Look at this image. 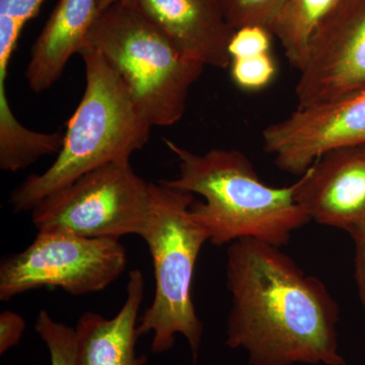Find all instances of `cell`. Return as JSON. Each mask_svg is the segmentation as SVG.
<instances>
[{
	"label": "cell",
	"mask_w": 365,
	"mask_h": 365,
	"mask_svg": "<svg viewBox=\"0 0 365 365\" xmlns=\"http://www.w3.org/2000/svg\"><path fill=\"white\" fill-rule=\"evenodd\" d=\"M225 275L232 297L227 345L247 352L250 365H346L337 302L279 247L232 242Z\"/></svg>",
	"instance_id": "obj_1"
},
{
	"label": "cell",
	"mask_w": 365,
	"mask_h": 365,
	"mask_svg": "<svg viewBox=\"0 0 365 365\" xmlns=\"http://www.w3.org/2000/svg\"><path fill=\"white\" fill-rule=\"evenodd\" d=\"M165 143L179 160V176L160 182L203 197V202L192 204L191 213L210 244L254 239L282 248L311 222L295 201V184L266 185L241 151L217 148L196 153L167 139Z\"/></svg>",
	"instance_id": "obj_2"
},
{
	"label": "cell",
	"mask_w": 365,
	"mask_h": 365,
	"mask_svg": "<svg viewBox=\"0 0 365 365\" xmlns=\"http://www.w3.org/2000/svg\"><path fill=\"white\" fill-rule=\"evenodd\" d=\"M81 55L86 90L67 122L63 145L43 174L31 175L14 190L9 203L14 212L32 211L91 170L130 160L150 139L153 127L141 116L121 76L90 46Z\"/></svg>",
	"instance_id": "obj_3"
},
{
	"label": "cell",
	"mask_w": 365,
	"mask_h": 365,
	"mask_svg": "<svg viewBox=\"0 0 365 365\" xmlns=\"http://www.w3.org/2000/svg\"><path fill=\"white\" fill-rule=\"evenodd\" d=\"M86 46L100 52L121 76L151 127L182 119L190 88L205 67L125 0L100 11Z\"/></svg>",
	"instance_id": "obj_4"
},
{
	"label": "cell",
	"mask_w": 365,
	"mask_h": 365,
	"mask_svg": "<svg viewBox=\"0 0 365 365\" xmlns=\"http://www.w3.org/2000/svg\"><path fill=\"white\" fill-rule=\"evenodd\" d=\"M153 186V205L143 239L150 249L155 270L153 302L138 319L139 337L153 334V353L169 351L175 338L188 341L195 361L203 324L192 297L194 272L208 235L191 213L193 194L158 181Z\"/></svg>",
	"instance_id": "obj_5"
},
{
	"label": "cell",
	"mask_w": 365,
	"mask_h": 365,
	"mask_svg": "<svg viewBox=\"0 0 365 365\" xmlns=\"http://www.w3.org/2000/svg\"><path fill=\"white\" fill-rule=\"evenodd\" d=\"M153 205V186L118 160L86 173L33 209L38 232H63L93 237H143Z\"/></svg>",
	"instance_id": "obj_6"
},
{
	"label": "cell",
	"mask_w": 365,
	"mask_h": 365,
	"mask_svg": "<svg viewBox=\"0 0 365 365\" xmlns=\"http://www.w3.org/2000/svg\"><path fill=\"white\" fill-rule=\"evenodd\" d=\"M126 249L118 239L38 232L32 244L0 264V300L44 287L79 297L102 292L124 272Z\"/></svg>",
	"instance_id": "obj_7"
},
{
	"label": "cell",
	"mask_w": 365,
	"mask_h": 365,
	"mask_svg": "<svg viewBox=\"0 0 365 365\" xmlns=\"http://www.w3.org/2000/svg\"><path fill=\"white\" fill-rule=\"evenodd\" d=\"M278 169L302 176L330 151L365 145V83L338 97L297 107L262 132Z\"/></svg>",
	"instance_id": "obj_8"
},
{
	"label": "cell",
	"mask_w": 365,
	"mask_h": 365,
	"mask_svg": "<svg viewBox=\"0 0 365 365\" xmlns=\"http://www.w3.org/2000/svg\"><path fill=\"white\" fill-rule=\"evenodd\" d=\"M365 83V0H336L314 32L295 86L297 107Z\"/></svg>",
	"instance_id": "obj_9"
},
{
	"label": "cell",
	"mask_w": 365,
	"mask_h": 365,
	"mask_svg": "<svg viewBox=\"0 0 365 365\" xmlns=\"http://www.w3.org/2000/svg\"><path fill=\"white\" fill-rule=\"evenodd\" d=\"M294 184L309 220L347 232L365 222V145L326 153Z\"/></svg>",
	"instance_id": "obj_10"
},
{
	"label": "cell",
	"mask_w": 365,
	"mask_h": 365,
	"mask_svg": "<svg viewBox=\"0 0 365 365\" xmlns=\"http://www.w3.org/2000/svg\"><path fill=\"white\" fill-rule=\"evenodd\" d=\"M162 30L190 58L204 66H230L235 31L220 0H125Z\"/></svg>",
	"instance_id": "obj_11"
},
{
	"label": "cell",
	"mask_w": 365,
	"mask_h": 365,
	"mask_svg": "<svg viewBox=\"0 0 365 365\" xmlns=\"http://www.w3.org/2000/svg\"><path fill=\"white\" fill-rule=\"evenodd\" d=\"M126 299L112 319L88 312L81 314L76 328L78 365H145L148 357L136 354L139 311L144 297V277L140 270L128 274Z\"/></svg>",
	"instance_id": "obj_12"
},
{
	"label": "cell",
	"mask_w": 365,
	"mask_h": 365,
	"mask_svg": "<svg viewBox=\"0 0 365 365\" xmlns=\"http://www.w3.org/2000/svg\"><path fill=\"white\" fill-rule=\"evenodd\" d=\"M98 14L97 0H59L33 46L26 71L31 90L42 93L58 81L68 60L85 49Z\"/></svg>",
	"instance_id": "obj_13"
},
{
	"label": "cell",
	"mask_w": 365,
	"mask_h": 365,
	"mask_svg": "<svg viewBox=\"0 0 365 365\" xmlns=\"http://www.w3.org/2000/svg\"><path fill=\"white\" fill-rule=\"evenodd\" d=\"M336 0H287L270 28L290 66L300 71L314 32Z\"/></svg>",
	"instance_id": "obj_14"
},
{
	"label": "cell",
	"mask_w": 365,
	"mask_h": 365,
	"mask_svg": "<svg viewBox=\"0 0 365 365\" xmlns=\"http://www.w3.org/2000/svg\"><path fill=\"white\" fill-rule=\"evenodd\" d=\"M35 331L49 350L51 365H78L73 328L55 321L46 309H41L36 319Z\"/></svg>",
	"instance_id": "obj_15"
},
{
	"label": "cell",
	"mask_w": 365,
	"mask_h": 365,
	"mask_svg": "<svg viewBox=\"0 0 365 365\" xmlns=\"http://www.w3.org/2000/svg\"><path fill=\"white\" fill-rule=\"evenodd\" d=\"M287 0H220L227 23L234 30L261 26L270 31Z\"/></svg>",
	"instance_id": "obj_16"
},
{
	"label": "cell",
	"mask_w": 365,
	"mask_h": 365,
	"mask_svg": "<svg viewBox=\"0 0 365 365\" xmlns=\"http://www.w3.org/2000/svg\"><path fill=\"white\" fill-rule=\"evenodd\" d=\"M230 73L235 85L245 91L265 88L273 81L277 67L270 53L230 60Z\"/></svg>",
	"instance_id": "obj_17"
},
{
	"label": "cell",
	"mask_w": 365,
	"mask_h": 365,
	"mask_svg": "<svg viewBox=\"0 0 365 365\" xmlns=\"http://www.w3.org/2000/svg\"><path fill=\"white\" fill-rule=\"evenodd\" d=\"M272 34L261 26H246L232 34L228 44L230 60L270 53Z\"/></svg>",
	"instance_id": "obj_18"
},
{
	"label": "cell",
	"mask_w": 365,
	"mask_h": 365,
	"mask_svg": "<svg viewBox=\"0 0 365 365\" xmlns=\"http://www.w3.org/2000/svg\"><path fill=\"white\" fill-rule=\"evenodd\" d=\"M354 246V279L365 314V222L349 232Z\"/></svg>",
	"instance_id": "obj_19"
},
{
	"label": "cell",
	"mask_w": 365,
	"mask_h": 365,
	"mask_svg": "<svg viewBox=\"0 0 365 365\" xmlns=\"http://www.w3.org/2000/svg\"><path fill=\"white\" fill-rule=\"evenodd\" d=\"M25 328V319L20 314L11 311L0 314V354L19 344Z\"/></svg>",
	"instance_id": "obj_20"
},
{
	"label": "cell",
	"mask_w": 365,
	"mask_h": 365,
	"mask_svg": "<svg viewBox=\"0 0 365 365\" xmlns=\"http://www.w3.org/2000/svg\"><path fill=\"white\" fill-rule=\"evenodd\" d=\"M44 0H0V16H7L25 26L37 16Z\"/></svg>",
	"instance_id": "obj_21"
},
{
	"label": "cell",
	"mask_w": 365,
	"mask_h": 365,
	"mask_svg": "<svg viewBox=\"0 0 365 365\" xmlns=\"http://www.w3.org/2000/svg\"><path fill=\"white\" fill-rule=\"evenodd\" d=\"M98 11H102L110 6H112L115 2L120 1V0H97Z\"/></svg>",
	"instance_id": "obj_22"
}]
</instances>
